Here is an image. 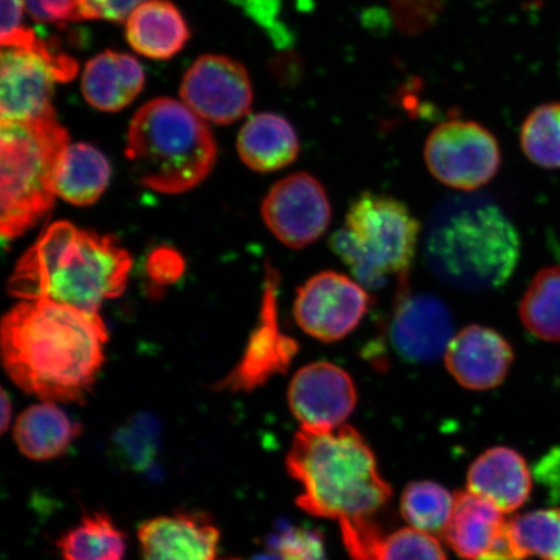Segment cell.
<instances>
[{
  "label": "cell",
  "instance_id": "1",
  "mask_svg": "<svg viewBox=\"0 0 560 560\" xmlns=\"http://www.w3.org/2000/svg\"><path fill=\"white\" fill-rule=\"evenodd\" d=\"M107 342L100 314L48 300H21L4 314L0 327L7 374L44 401H85L101 373Z\"/></svg>",
  "mask_w": 560,
  "mask_h": 560
},
{
  "label": "cell",
  "instance_id": "2",
  "mask_svg": "<svg viewBox=\"0 0 560 560\" xmlns=\"http://www.w3.org/2000/svg\"><path fill=\"white\" fill-rule=\"evenodd\" d=\"M131 266L129 252L116 237L59 221L20 258L9 292L20 300H48L100 314L103 301L125 292Z\"/></svg>",
  "mask_w": 560,
  "mask_h": 560
},
{
  "label": "cell",
  "instance_id": "3",
  "mask_svg": "<svg viewBox=\"0 0 560 560\" xmlns=\"http://www.w3.org/2000/svg\"><path fill=\"white\" fill-rule=\"evenodd\" d=\"M285 466L303 489L299 508L313 516L340 524L371 520L390 500V486L373 451L350 425L320 432L301 429Z\"/></svg>",
  "mask_w": 560,
  "mask_h": 560
},
{
  "label": "cell",
  "instance_id": "4",
  "mask_svg": "<svg viewBox=\"0 0 560 560\" xmlns=\"http://www.w3.org/2000/svg\"><path fill=\"white\" fill-rule=\"evenodd\" d=\"M427 268L460 291L505 284L520 264L521 237L503 210L488 198L454 196L440 202L427 226Z\"/></svg>",
  "mask_w": 560,
  "mask_h": 560
},
{
  "label": "cell",
  "instance_id": "5",
  "mask_svg": "<svg viewBox=\"0 0 560 560\" xmlns=\"http://www.w3.org/2000/svg\"><path fill=\"white\" fill-rule=\"evenodd\" d=\"M132 174L150 190H192L213 171L217 144L205 118L184 102L158 97L139 108L126 138Z\"/></svg>",
  "mask_w": 560,
  "mask_h": 560
},
{
  "label": "cell",
  "instance_id": "6",
  "mask_svg": "<svg viewBox=\"0 0 560 560\" xmlns=\"http://www.w3.org/2000/svg\"><path fill=\"white\" fill-rule=\"evenodd\" d=\"M56 116L0 122V233L18 240L50 212L56 177L69 147Z\"/></svg>",
  "mask_w": 560,
  "mask_h": 560
},
{
  "label": "cell",
  "instance_id": "7",
  "mask_svg": "<svg viewBox=\"0 0 560 560\" xmlns=\"http://www.w3.org/2000/svg\"><path fill=\"white\" fill-rule=\"evenodd\" d=\"M420 223L402 201L365 192L349 207L331 249L361 284L380 289L389 277L404 279L415 260Z\"/></svg>",
  "mask_w": 560,
  "mask_h": 560
},
{
  "label": "cell",
  "instance_id": "8",
  "mask_svg": "<svg viewBox=\"0 0 560 560\" xmlns=\"http://www.w3.org/2000/svg\"><path fill=\"white\" fill-rule=\"evenodd\" d=\"M79 62L70 56L44 50L3 48L0 55V122L56 116V83L72 81Z\"/></svg>",
  "mask_w": 560,
  "mask_h": 560
},
{
  "label": "cell",
  "instance_id": "9",
  "mask_svg": "<svg viewBox=\"0 0 560 560\" xmlns=\"http://www.w3.org/2000/svg\"><path fill=\"white\" fill-rule=\"evenodd\" d=\"M424 159L441 184L471 192L494 178L501 166V150L492 132L481 125L453 120L431 132Z\"/></svg>",
  "mask_w": 560,
  "mask_h": 560
},
{
  "label": "cell",
  "instance_id": "10",
  "mask_svg": "<svg viewBox=\"0 0 560 560\" xmlns=\"http://www.w3.org/2000/svg\"><path fill=\"white\" fill-rule=\"evenodd\" d=\"M370 305L371 298L361 284L340 272L324 271L299 289L293 314L305 334L334 342L353 332Z\"/></svg>",
  "mask_w": 560,
  "mask_h": 560
},
{
  "label": "cell",
  "instance_id": "11",
  "mask_svg": "<svg viewBox=\"0 0 560 560\" xmlns=\"http://www.w3.org/2000/svg\"><path fill=\"white\" fill-rule=\"evenodd\" d=\"M179 94L196 115L217 125L240 121L254 103L247 69L223 55L200 56L185 73Z\"/></svg>",
  "mask_w": 560,
  "mask_h": 560
},
{
  "label": "cell",
  "instance_id": "12",
  "mask_svg": "<svg viewBox=\"0 0 560 560\" xmlns=\"http://www.w3.org/2000/svg\"><path fill=\"white\" fill-rule=\"evenodd\" d=\"M261 213L277 240L295 249L317 242L331 222L325 187L307 173L277 182L262 201Z\"/></svg>",
  "mask_w": 560,
  "mask_h": 560
},
{
  "label": "cell",
  "instance_id": "13",
  "mask_svg": "<svg viewBox=\"0 0 560 560\" xmlns=\"http://www.w3.org/2000/svg\"><path fill=\"white\" fill-rule=\"evenodd\" d=\"M289 404L301 429H339L355 408V384L346 370L334 363H311L292 377Z\"/></svg>",
  "mask_w": 560,
  "mask_h": 560
},
{
  "label": "cell",
  "instance_id": "14",
  "mask_svg": "<svg viewBox=\"0 0 560 560\" xmlns=\"http://www.w3.org/2000/svg\"><path fill=\"white\" fill-rule=\"evenodd\" d=\"M268 282L262 301L260 324L250 335L249 345L243 359L231 373L215 385L219 390H254L282 374L298 353L295 340L279 330L277 315V282L268 271Z\"/></svg>",
  "mask_w": 560,
  "mask_h": 560
},
{
  "label": "cell",
  "instance_id": "15",
  "mask_svg": "<svg viewBox=\"0 0 560 560\" xmlns=\"http://www.w3.org/2000/svg\"><path fill=\"white\" fill-rule=\"evenodd\" d=\"M390 340L406 361L429 363L445 353L453 339V319L443 301L427 293L398 296Z\"/></svg>",
  "mask_w": 560,
  "mask_h": 560
},
{
  "label": "cell",
  "instance_id": "16",
  "mask_svg": "<svg viewBox=\"0 0 560 560\" xmlns=\"http://www.w3.org/2000/svg\"><path fill=\"white\" fill-rule=\"evenodd\" d=\"M220 536L199 511L153 517L138 528L140 560H214Z\"/></svg>",
  "mask_w": 560,
  "mask_h": 560
},
{
  "label": "cell",
  "instance_id": "17",
  "mask_svg": "<svg viewBox=\"0 0 560 560\" xmlns=\"http://www.w3.org/2000/svg\"><path fill=\"white\" fill-rule=\"evenodd\" d=\"M514 350L503 336L489 327L472 325L453 336L445 350V365L462 387L487 390L506 380Z\"/></svg>",
  "mask_w": 560,
  "mask_h": 560
},
{
  "label": "cell",
  "instance_id": "18",
  "mask_svg": "<svg viewBox=\"0 0 560 560\" xmlns=\"http://www.w3.org/2000/svg\"><path fill=\"white\" fill-rule=\"evenodd\" d=\"M467 487L509 514L528 501L532 475L520 453L506 446H495L474 462L467 474Z\"/></svg>",
  "mask_w": 560,
  "mask_h": 560
},
{
  "label": "cell",
  "instance_id": "19",
  "mask_svg": "<svg viewBox=\"0 0 560 560\" xmlns=\"http://www.w3.org/2000/svg\"><path fill=\"white\" fill-rule=\"evenodd\" d=\"M144 83V69L135 56L108 50L86 62L81 90L91 107L115 114L137 100Z\"/></svg>",
  "mask_w": 560,
  "mask_h": 560
},
{
  "label": "cell",
  "instance_id": "20",
  "mask_svg": "<svg viewBox=\"0 0 560 560\" xmlns=\"http://www.w3.org/2000/svg\"><path fill=\"white\" fill-rule=\"evenodd\" d=\"M125 23L132 50L149 59H171L190 39L185 18L170 0H147Z\"/></svg>",
  "mask_w": 560,
  "mask_h": 560
},
{
  "label": "cell",
  "instance_id": "21",
  "mask_svg": "<svg viewBox=\"0 0 560 560\" xmlns=\"http://www.w3.org/2000/svg\"><path fill=\"white\" fill-rule=\"evenodd\" d=\"M492 502L470 490L454 495V509L444 532L445 541L462 560H480L508 521Z\"/></svg>",
  "mask_w": 560,
  "mask_h": 560
},
{
  "label": "cell",
  "instance_id": "22",
  "mask_svg": "<svg viewBox=\"0 0 560 560\" xmlns=\"http://www.w3.org/2000/svg\"><path fill=\"white\" fill-rule=\"evenodd\" d=\"M236 145L243 163L260 173L283 170L300 152L295 128L285 117L270 112L252 116L244 124Z\"/></svg>",
  "mask_w": 560,
  "mask_h": 560
},
{
  "label": "cell",
  "instance_id": "23",
  "mask_svg": "<svg viewBox=\"0 0 560 560\" xmlns=\"http://www.w3.org/2000/svg\"><path fill=\"white\" fill-rule=\"evenodd\" d=\"M82 425L51 401L31 406L13 427L19 451L32 460L45 462L61 457L79 439Z\"/></svg>",
  "mask_w": 560,
  "mask_h": 560
},
{
  "label": "cell",
  "instance_id": "24",
  "mask_svg": "<svg viewBox=\"0 0 560 560\" xmlns=\"http://www.w3.org/2000/svg\"><path fill=\"white\" fill-rule=\"evenodd\" d=\"M110 173L108 159L96 147L69 144L56 177V195L77 207L93 206L107 190Z\"/></svg>",
  "mask_w": 560,
  "mask_h": 560
},
{
  "label": "cell",
  "instance_id": "25",
  "mask_svg": "<svg viewBox=\"0 0 560 560\" xmlns=\"http://www.w3.org/2000/svg\"><path fill=\"white\" fill-rule=\"evenodd\" d=\"M62 560H125L126 535L107 514L83 517L58 541Z\"/></svg>",
  "mask_w": 560,
  "mask_h": 560
},
{
  "label": "cell",
  "instance_id": "26",
  "mask_svg": "<svg viewBox=\"0 0 560 560\" xmlns=\"http://www.w3.org/2000/svg\"><path fill=\"white\" fill-rule=\"evenodd\" d=\"M520 314L525 328L538 339L560 342V266L544 269L532 280Z\"/></svg>",
  "mask_w": 560,
  "mask_h": 560
},
{
  "label": "cell",
  "instance_id": "27",
  "mask_svg": "<svg viewBox=\"0 0 560 560\" xmlns=\"http://www.w3.org/2000/svg\"><path fill=\"white\" fill-rule=\"evenodd\" d=\"M454 509V495L433 481H415L405 488L401 514L412 528L430 535H444Z\"/></svg>",
  "mask_w": 560,
  "mask_h": 560
},
{
  "label": "cell",
  "instance_id": "28",
  "mask_svg": "<svg viewBox=\"0 0 560 560\" xmlns=\"http://www.w3.org/2000/svg\"><path fill=\"white\" fill-rule=\"evenodd\" d=\"M522 150L532 163L560 170V103L540 105L525 118Z\"/></svg>",
  "mask_w": 560,
  "mask_h": 560
},
{
  "label": "cell",
  "instance_id": "29",
  "mask_svg": "<svg viewBox=\"0 0 560 560\" xmlns=\"http://www.w3.org/2000/svg\"><path fill=\"white\" fill-rule=\"evenodd\" d=\"M510 527L524 559L560 560V509L530 511L510 521Z\"/></svg>",
  "mask_w": 560,
  "mask_h": 560
},
{
  "label": "cell",
  "instance_id": "30",
  "mask_svg": "<svg viewBox=\"0 0 560 560\" xmlns=\"http://www.w3.org/2000/svg\"><path fill=\"white\" fill-rule=\"evenodd\" d=\"M118 462L132 471H144L156 458L159 424L151 416L139 415L116 430L110 441Z\"/></svg>",
  "mask_w": 560,
  "mask_h": 560
},
{
  "label": "cell",
  "instance_id": "31",
  "mask_svg": "<svg viewBox=\"0 0 560 560\" xmlns=\"http://www.w3.org/2000/svg\"><path fill=\"white\" fill-rule=\"evenodd\" d=\"M374 560H447L435 536L416 528H402L384 536Z\"/></svg>",
  "mask_w": 560,
  "mask_h": 560
},
{
  "label": "cell",
  "instance_id": "32",
  "mask_svg": "<svg viewBox=\"0 0 560 560\" xmlns=\"http://www.w3.org/2000/svg\"><path fill=\"white\" fill-rule=\"evenodd\" d=\"M271 551L283 560H327L324 537L317 530L287 528L271 537Z\"/></svg>",
  "mask_w": 560,
  "mask_h": 560
},
{
  "label": "cell",
  "instance_id": "33",
  "mask_svg": "<svg viewBox=\"0 0 560 560\" xmlns=\"http://www.w3.org/2000/svg\"><path fill=\"white\" fill-rule=\"evenodd\" d=\"M445 0H392L395 24L405 34H419L436 23Z\"/></svg>",
  "mask_w": 560,
  "mask_h": 560
},
{
  "label": "cell",
  "instance_id": "34",
  "mask_svg": "<svg viewBox=\"0 0 560 560\" xmlns=\"http://www.w3.org/2000/svg\"><path fill=\"white\" fill-rule=\"evenodd\" d=\"M27 15L40 24L66 25L80 21L79 0H24Z\"/></svg>",
  "mask_w": 560,
  "mask_h": 560
},
{
  "label": "cell",
  "instance_id": "35",
  "mask_svg": "<svg viewBox=\"0 0 560 560\" xmlns=\"http://www.w3.org/2000/svg\"><path fill=\"white\" fill-rule=\"evenodd\" d=\"M147 0H79L81 20L109 21L124 23Z\"/></svg>",
  "mask_w": 560,
  "mask_h": 560
},
{
  "label": "cell",
  "instance_id": "36",
  "mask_svg": "<svg viewBox=\"0 0 560 560\" xmlns=\"http://www.w3.org/2000/svg\"><path fill=\"white\" fill-rule=\"evenodd\" d=\"M2 25H0V45L2 48L16 47L31 33L24 23L26 7L24 0H0Z\"/></svg>",
  "mask_w": 560,
  "mask_h": 560
},
{
  "label": "cell",
  "instance_id": "37",
  "mask_svg": "<svg viewBox=\"0 0 560 560\" xmlns=\"http://www.w3.org/2000/svg\"><path fill=\"white\" fill-rule=\"evenodd\" d=\"M185 261L177 250L172 248H158L147 260V275L152 282L159 285L174 283L184 275Z\"/></svg>",
  "mask_w": 560,
  "mask_h": 560
},
{
  "label": "cell",
  "instance_id": "38",
  "mask_svg": "<svg viewBox=\"0 0 560 560\" xmlns=\"http://www.w3.org/2000/svg\"><path fill=\"white\" fill-rule=\"evenodd\" d=\"M535 476L552 501L560 500V446L552 447L538 460Z\"/></svg>",
  "mask_w": 560,
  "mask_h": 560
},
{
  "label": "cell",
  "instance_id": "39",
  "mask_svg": "<svg viewBox=\"0 0 560 560\" xmlns=\"http://www.w3.org/2000/svg\"><path fill=\"white\" fill-rule=\"evenodd\" d=\"M235 2L243 5L245 10L250 11L252 15L257 18L260 15V11L262 15L268 18H270V11H276L275 7L270 5V0H235Z\"/></svg>",
  "mask_w": 560,
  "mask_h": 560
},
{
  "label": "cell",
  "instance_id": "40",
  "mask_svg": "<svg viewBox=\"0 0 560 560\" xmlns=\"http://www.w3.org/2000/svg\"><path fill=\"white\" fill-rule=\"evenodd\" d=\"M12 418V402L9 394L3 389L2 392V419H0V430L5 433L10 429Z\"/></svg>",
  "mask_w": 560,
  "mask_h": 560
},
{
  "label": "cell",
  "instance_id": "41",
  "mask_svg": "<svg viewBox=\"0 0 560 560\" xmlns=\"http://www.w3.org/2000/svg\"><path fill=\"white\" fill-rule=\"evenodd\" d=\"M254 560H283L282 557L276 551L269 552V555L257 556Z\"/></svg>",
  "mask_w": 560,
  "mask_h": 560
}]
</instances>
